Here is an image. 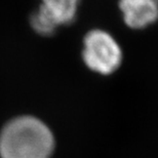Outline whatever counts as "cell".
<instances>
[{
	"label": "cell",
	"instance_id": "cell-1",
	"mask_svg": "<svg viewBox=\"0 0 158 158\" xmlns=\"http://www.w3.org/2000/svg\"><path fill=\"white\" fill-rule=\"evenodd\" d=\"M55 147L52 131L34 116L11 119L0 132L1 158H50Z\"/></svg>",
	"mask_w": 158,
	"mask_h": 158
},
{
	"label": "cell",
	"instance_id": "cell-2",
	"mask_svg": "<svg viewBox=\"0 0 158 158\" xmlns=\"http://www.w3.org/2000/svg\"><path fill=\"white\" fill-rule=\"evenodd\" d=\"M82 59L89 70L106 76L120 67L123 55L121 47L111 34L94 29L83 39Z\"/></svg>",
	"mask_w": 158,
	"mask_h": 158
},
{
	"label": "cell",
	"instance_id": "cell-3",
	"mask_svg": "<svg viewBox=\"0 0 158 158\" xmlns=\"http://www.w3.org/2000/svg\"><path fill=\"white\" fill-rule=\"evenodd\" d=\"M119 7L131 29H144L158 20V0H119Z\"/></svg>",
	"mask_w": 158,
	"mask_h": 158
},
{
	"label": "cell",
	"instance_id": "cell-4",
	"mask_svg": "<svg viewBox=\"0 0 158 158\" xmlns=\"http://www.w3.org/2000/svg\"><path fill=\"white\" fill-rule=\"evenodd\" d=\"M41 7L59 27L73 23L80 0H40Z\"/></svg>",
	"mask_w": 158,
	"mask_h": 158
},
{
	"label": "cell",
	"instance_id": "cell-5",
	"mask_svg": "<svg viewBox=\"0 0 158 158\" xmlns=\"http://www.w3.org/2000/svg\"><path fill=\"white\" fill-rule=\"evenodd\" d=\"M31 27L37 34L42 36H50L56 32L59 26L55 23V21L39 7L33 11L30 18Z\"/></svg>",
	"mask_w": 158,
	"mask_h": 158
}]
</instances>
